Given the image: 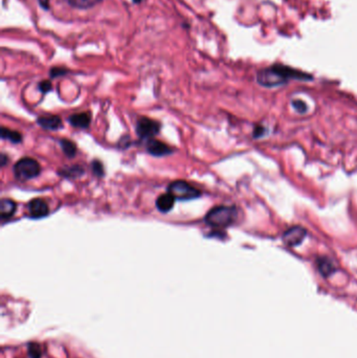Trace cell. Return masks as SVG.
I'll use <instances>...</instances> for the list:
<instances>
[{"mask_svg": "<svg viewBox=\"0 0 357 358\" xmlns=\"http://www.w3.org/2000/svg\"><path fill=\"white\" fill-rule=\"evenodd\" d=\"M264 131H265V128L261 127V126H257L254 130V136L255 138H259L260 136H262L264 134Z\"/></svg>", "mask_w": 357, "mask_h": 358, "instance_id": "603a6c76", "label": "cell"}, {"mask_svg": "<svg viewBox=\"0 0 357 358\" xmlns=\"http://www.w3.org/2000/svg\"><path fill=\"white\" fill-rule=\"evenodd\" d=\"M313 78L306 73L295 69L285 65H271L263 68L257 74V82L263 87L272 88L287 84L290 80L311 81Z\"/></svg>", "mask_w": 357, "mask_h": 358, "instance_id": "6da1fadb", "label": "cell"}, {"mask_svg": "<svg viewBox=\"0 0 357 358\" xmlns=\"http://www.w3.org/2000/svg\"><path fill=\"white\" fill-rule=\"evenodd\" d=\"M39 126L45 130H58L62 127V119L58 115H44L37 119Z\"/></svg>", "mask_w": 357, "mask_h": 358, "instance_id": "9c48e42d", "label": "cell"}, {"mask_svg": "<svg viewBox=\"0 0 357 358\" xmlns=\"http://www.w3.org/2000/svg\"><path fill=\"white\" fill-rule=\"evenodd\" d=\"M317 268L324 276H328L335 271V267L332 261L327 257H321L316 260Z\"/></svg>", "mask_w": 357, "mask_h": 358, "instance_id": "4fadbf2b", "label": "cell"}, {"mask_svg": "<svg viewBox=\"0 0 357 358\" xmlns=\"http://www.w3.org/2000/svg\"><path fill=\"white\" fill-rule=\"evenodd\" d=\"M307 235V231L302 227H293L288 229L282 237V240L285 245L288 247H296L299 246L305 239Z\"/></svg>", "mask_w": 357, "mask_h": 358, "instance_id": "8992f818", "label": "cell"}, {"mask_svg": "<svg viewBox=\"0 0 357 358\" xmlns=\"http://www.w3.org/2000/svg\"><path fill=\"white\" fill-rule=\"evenodd\" d=\"M91 121V114L89 112H81V113H76L69 116L68 122L73 127L80 128V129H86L90 125Z\"/></svg>", "mask_w": 357, "mask_h": 358, "instance_id": "30bf717a", "label": "cell"}, {"mask_svg": "<svg viewBox=\"0 0 357 358\" xmlns=\"http://www.w3.org/2000/svg\"><path fill=\"white\" fill-rule=\"evenodd\" d=\"M147 151L153 156H165L173 152V149L163 141L151 138L147 144Z\"/></svg>", "mask_w": 357, "mask_h": 358, "instance_id": "ba28073f", "label": "cell"}, {"mask_svg": "<svg viewBox=\"0 0 357 358\" xmlns=\"http://www.w3.org/2000/svg\"><path fill=\"white\" fill-rule=\"evenodd\" d=\"M132 3H134L135 5H138V4L142 3V0H132Z\"/></svg>", "mask_w": 357, "mask_h": 358, "instance_id": "484cf974", "label": "cell"}, {"mask_svg": "<svg viewBox=\"0 0 357 358\" xmlns=\"http://www.w3.org/2000/svg\"><path fill=\"white\" fill-rule=\"evenodd\" d=\"M84 173L83 169L80 166H75L72 168H66L65 170H61L60 174L65 177L69 178H77L79 176H81Z\"/></svg>", "mask_w": 357, "mask_h": 358, "instance_id": "e0dca14e", "label": "cell"}, {"mask_svg": "<svg viewBox=\"0 0 357 358\" xmlns=\"http://www.w3.org/2000/svg\"><path fill=\"white\" fill-rule=\"evenodd\" d=\"M39 90H40L42 94H47L48 91L51 90V83L49 81H42L39 83Z\"/></svg>", "mask_w": 357, "mask_h": 358, "instance_id": "7402d4cb", "label": "cell"}, {"mask_svg": "<svg viewBox=\"0 0 357 358\" xmlns=\"http://www.w3.org/2000/svg\"><path fill=\"white\" fill-rule=\"evenodd\" d=\"M16 203L11 200V199H3L2 202H0V216H2L3 220L11 218L13 215L15 214L16 210Z\"/></svg>", "mask_w": 357, "mask_h": 358, "instance_id": "7c38bea8", "label": "cell"}, {"mask_svg": "<svg viewBox=\"0 0 357 358\" xmlns=\"http://www.w3.org/2000/svg\"><path fill=\"white\" fill-rule=\"evenodd\" d=\"M174 203H175V198L169 192L161 195L156 199V207L158 208V210H161L162 213H168V211H170L172 208H173Z\"/></svg>", "mask_w": 357, "mask_h": 358, "instance_id": "8fae6325", "label": "cell"}, {"mask_svg": "<svg viewBox=\"0 0 357 358\" xmlns=\"http://www.w3.org/2000/svg\"><path fill=\"white\" fill-rule=\"evenodd\" d=\"M41 172L40 165L31 157H24L14 166L15 177L21 181L37 177Z\"/></svg>", "mask_w": 357, "mask_h": 358, "instance_id": "3957f363", "label": "cell"}, {"mask_svg": "<svg viewBox=\"0 0 357 358\" xmlns=\"http://www.w3.org/2000/svg\"><path fill=\"white\" fill-rule=\"evenodd\" d=\"M237 209L235 206L219 205L207 211L204 221L207 225L215 229H224L230 227L237 219Z\"/></svg>", "mask_w": 357, "mask_h": 358, "instance_id": "7a4b0ae2", "label": "cell"}, {"mask_svg": "<svg viewBox=\"0 0 357 358\" xmlns=\"http://www.w3.org/2000/svg\"><path fill=\"white\" fill-rule=\"evenodd\" d=\"M28 351H29L30 358H41L42 351H41V347L39 346L38 343H36V342L29 343Z\"/></svg>", "mask_w": 357, "mask_h": 358, "instance_id": "ac0fdd59", "label": "cell"}, {"mask_svg": "<svg viewBox=\"0 0 357 358\" xmlns=\"http://www.w3.org/2000/svg\"><path fill=\"white\" fill-rule=\"evenodd\" d=\"M7 159H8V157L6 156V154H2V156H0V163H2L3 166H5L7 164Z\"/></svg>", "mask_w": 357, "mask_h": 358, "instance_id": "d4e9b609", "label": "cell"}, {"mask_svg": "<svg viewBox=\"0 0 357 358\" xmlns=\"http://www.w3.org/2000/svg\"><path fill=\"white\" fill-rule=\"evenodd\" d=\"M38 4L45 11H47L49 9V2H48V0H38Z\"/></svg>", "mask_w": 357, "mask_h": 358, "instance_id": "cb8c5ba5", "label": "cell"}, {"mask_svg": "<svg viewBox=\"0 0 357 358\" xmlns=\"http://www.w3.org/2000/svg\"><path fill=\"white\" fill-rule=\"evenodd\" d=\"M2 137L4 139H9L10 141L14 144H18L22 140V135L18 131H13L5 127L2 129Z\"/></svg>", "mask_w": 357, "mask_h": 358, "instance_id": "9a60e30c", "label": "cell"}, {"mask_svg": "<svg viewBox=\"0 0 357 358\" xmlns=\"http://www.w3.org/2000/svg\"><path fill=\"white\" fill-rule=\"evenodd\" d=\"M67 74V69L62 68V67H52L49 71V75L51 78H57V77H61Z\"/></svg>", "mask_w": 357, "mask_h": 358, "instance_id": "44dd1931", "label": "cell"}, {"mask_svg": "<svg viewBox=\"0 0 357 358\" xmlns=\"http://www.w3.org/2000/svg\"><path fill=\"white\" fill-rule=\"evenodd\" d=\"M91 168H92V172H94V174L98 177H101L104 175V167L103 164L99 161H94L91 164Z\"/></svg>", "mask_w": 357, "mask_h": 358, "instance_id": "ffe728a7", "label": "cell"}, {"mask_svg": "<svg viewBox=\"0 0 357 358\" xmlns=\"http://www.w3.org/2000/svg\"><path fill=\"white\" fill-rule=\"evenodd\" d=\"M168 192L179 200H191L200 197V191L194 188L193 185L184 180H176L172 182L168 187Z\"/></svg>", "mask_w": 357, "mask_h": 358, "instance_id": "277c9868", "label": "cell"}, {"mask_svg": "<svg viewBox=\"0 0 357 358\" xmlns=\"http://www.w3.org/2000/svg\"><path fill=\"white\" fill-rule=\"evenodd\" d=\"M161 130V124L148 117H140L136 123V133L140 138H152Z\"/></svg>", "mask_w": 357, "mask_h": 358, "instance_id": "5b68a950", "label": "cell"}, {"mask_svg": "<svg viewBox=\"0 0 357 358\" xmlns=\"http://www.w3.org/2000/svg\"><path fill=\"white\" fill-rule=\"evenodd\" d=\"M28 209H29L30 217L34 219L43 218L47 216L49 213L47 203L40 198H36L34 200H32L28 205Z\"/></svg>", "mask_w": 357, "mask_h": 358, "instance_id": "52a82bcc", "label": "cell"}, {"mask_svg": "<svg viewBox=\"0 0 357 358\" xmlns=\"http://www.w3.org/2000/svg\"><path fill=\"white\" fill-rule=\"evenodd\" d=\"M60 145H61V148L64 152V154L69 157V158H73L76 156V153H77V147H76V145L72 141V140H68V139H61L60 140Z\"/></svg>", "mask_w": 357, "mask_h": 358, "instance_id": "2e32d148", "label": "cell"}, {"mask_svg": "<svg viewBox=\"0 0 357 358\" xmlns=\"http://www.w3.org/2000/svg\"><path fill=\"white\" fill-rule=\"evenodd\" d=\"M292 105H293V107L299 112V113H305L308 109L307 107V105L305 102H303L302 100H294L292 102Z\"/></svg>", "mask_w": 357, "mask_h": 358, "instance_id": "d6986e66", "label": "cell"}, {"mask_svg": "<svg viewBox=\"0 0 357 358\" xmlns=\"http://www.w3.org/2000/svg\"><path fill=\"white\" fill-rule=\"evenodd\" d=\"M103 0H67V3L69 6L76 8V9H90L100 4Z\"/></svg>", "mask_w": 357, "mask_h": 358, "instance_id": "5bb4252c", "label": "cell"}]
</instances>
